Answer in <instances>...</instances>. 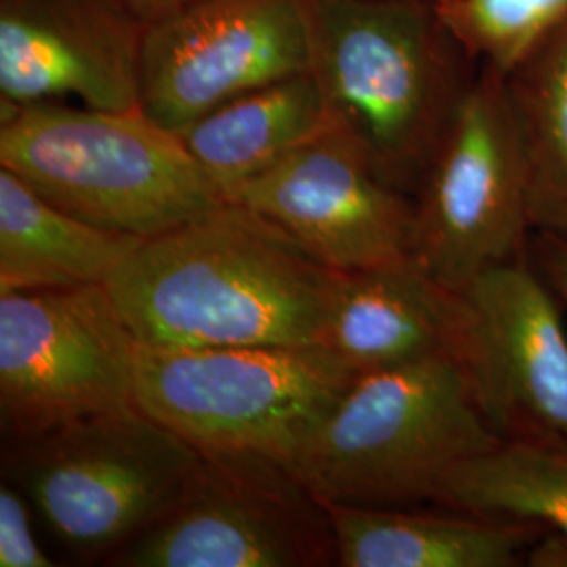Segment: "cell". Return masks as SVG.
Segmentation results:
<instances>
[{"instance_id": "6", "label": "cell", "mask_w": 567, "mask_h": 567, "mask_svg": "<svg viewBox=\"0 0 567 567\" xmlns=\"http://www.w3.org/2000/svg\"><path fill=\"white\" fill-rule=\"evenodd\" d=\"M4 480L76 557H112L179 501L203 454L137 405L4 440Z\"/></svg>"}, {"instance_id": "2", "label": "cell", "mask_w": 567, "mask_h": 567, "mask_svg": "<svg viewBox=\"0 0 567 567\" xmlns=\"http://www.w3.org/2000/svg\"><path fill=\"white\" fill-rule=\"evenodd\" d=\"M309 72L330 121L389 185L414 196L480 63L437 0H303Z\"/></svg>"}, {"instance_id": "20", "label": "cell", "mask_w": 567, "mask_h": 567, "mask_svg": "<svg viewBox=\"0 0 567 567\" xmlns=\"http://www.w3.org/2000/svg\"><path fill=\"white\" fill-rule=\"evenodd\" d=\"M466 55L508 76L567 20V0H437Z\"/></svg>"}, {"instance_id": "22", "label": "cell", "mask_w": 567, "mask_h": 567, "mask_svg": "<svg viewBox=\"0 0 567 567\" xmlns=\"http://www.w3.org/2000/svg\"><path fill=\"white\" fill-rule=\"evenodd\" d=\"M529 257L567 311V240L548 234H534Z\"/></svg>"}, {"instance_id": "23", "label": "cell", "mask_w": 567, "mask_h": 567, "mask_svg": "<svg viewBox=\"0 0 567 567\" xmlns=\"http://www.w3.org/2000/svg\"><path fill=\"white\" fill-rule=\"evenodd\" d=\"M524 566L567 567V536L555 529H545L543 536L527 548Z\"/></svg>"}, {"instance_id": "12", "label": "cell", "mask_w": 567, "mask_h": 567, "mask_svg": "<svg viewBox=\"0 0 567 567\" xmlns=\"http://www.w3.org/2000/svg\"><path fill=\"white\" fill-rule=\"evenodd\" d=\"M225 200L264 215L343 274L412 255V196L389 185L334 122Z\"/></svg>"}, {"instance_id": "14", "label": "cell", "mask_w": 567, "mask_h": 567, "mask_svg": "<svg viewBox=\"0 0 567 567\" xmlns=\"http://www.w3.org/2000/svg\"><path fill=\"white\" fill-rule=\"evenodd\" d=\"M463 326L461 292L410 255L343 274L322 344L360 377L437 353L458 355Z\"/></svg>"}, {"instance_id": "24", "label": "cell", "mask_w": 567, "mask_h": 567, "mask_svg": "<svg viewBox=\"0 0 567 567\" xmlns=\"http://www.w3.org/2000/svg\"><path fill=\"white\" fill-rule=\"evenodd\" d=\"M116 2H121L126 11H131L145 25H150L154 21L164 20L166 16L179 11L194 0H116Z\"/></svg>"}, {"instance_id": "15", "label": "cell", "mask_w": 567, "mask_h": 567, "mask_svg": "<svg viewBox=\"0 0 567 567\" xmlns=\"http://www.w3.org/2000/svg\"><path fill=\"white\" fill-rule=\"evenodd\" d=\"M343 567H515L545 527L517 517L324 505Z\"/></svg>"}, {"instance_id": "7", "label": "cell", "mask_w": 567, "mask_h": 567, "mask_svg": "<svg viewBox=\"0 0 567 567\" xmlns=\"http://www.w3.org/2000/svg\"><path fill=\"white\" fill-rule=\"evenodd\" d=\"M412 200V257L450 290L529 257L526 158L501 72L480 65Z\"/></svg>"}, {"instance_id": "13", "label": "cell", "mask_w": 567, "mask_h": 567, "mask_svg": "<svg viewBox=\"0 0 567 567\" xmlns=\"http://www.w3.org/2000/svg\"><path fill=\"white\" fill-rule=\"evenodd\" d=\"M145 30L116 0H0V102L142 107Z\"/></svg>"}, {"instance_id": "10", "label": "cell", "mask_w": 567, "mask_h": 567, "mask_svg": "<svg viewBox=\"0 0 567 567\" xmlns=\"http://www.w3.org/2000/svg\"><path fill=\"white\" fill-rule=\"evenodd\" d=\"M307 70L303 0H194L147 25L140 105L182 133L215 107Z\"/></svg>"}, {"instance_id": "4", "label": "cell", "mask_w": 567, "mask_h": 567, "mask_svg": "<svg viewBox=\"0 0 567 567\" xmlns=\"http://www.w3.org/2000/svg\"><path fill=\"white\" fill-rule=\"evenodd\" d=\"M0 166L82 221L137 238L225 203L179 133L142 107L0 102Z\"/></svg>"}, {"instance_id": "18", "label": "cell", "mask_w": 567, "mask_h": 567, "mask_svg": "<svg viewBox=\"0 0 567 567\" xmlns=\"http://www.w3.org/2000/svg\"><path fill=\"white\" fill-rule=\"evenodd\" d=\"M534 234L567 240V20L508 76Z\"/></svg>"}, {"instance_id": "9", "label": "cell", "mask_w": 567, "mask_h": 567, "mask_svg": "<svg viewBox=\"0 0 567 567\" xmlns=\"http://www.w3.org/2000/svg\"><path fill=\"white\" fill-rule=\"evenodd\" d=\"M334 555L332 527L286 468L204 456L179 501L110 557L122 567H305Z\"/></svg>"}, {"instance_id": "1", "label": "cell", "mask_w": 567, "mask_h": 567, "mask_svg": "<svg viewBox=\"0 0 567 567\" xmlns=\"http://www.w3.org/2000/svg\"><path fill=\"white\" fill-rule=\"evenodd\" d=\"M343 271L282 227L225 203L145 238L107 280L150 349L322 344Z\"/></svg>"}, {"instance_id": "11", "label": "cell", "mask_w": 567, "mask_h": 567, "mask_svg": "<svg viewBox=\"0 0 567 567\" xmlns=\"http://www.w3.org/2000/svg\"><path fill=\"white\" fill-rule=\"evenodd\" d=\"M458 358L503 440L567 437L564 305L532 257L496 265L458 290Z\"/></svg>"}, {"instance_id": "3", "label": "cell", "mask_w": 567, "mask_h": 567, "mask_svg": "<svg viewBox=\"0 0 567 567\" xmlns=\"http://www.w3.org/2000/svg\"><path fill=\"white\" fill-rule=\"evenodd\" d=\"M505 442L458 355L355 377L288 473L322 505L437 503L458 466Z\"/></svg>"}, {"instance_id": "19", "label": "cell", "mask_w": 567, "mask_h": 567, "mask_svg": "<svg viewBox=\"0 0 567 567\" xmlns=\"http://www.w3.org/2000/svg\"><path fill=\"white\" fill-rule=\"evenodd\" d=\"M440 505L517 517L567 536V437L501 442L452 473Z\"/></svg>"}, {"instance_id": "5", "label": "cell", "mask_w": 567, "mask_h": 567, "mask_svg": "<svg viewBox=\"0 0 567 567\" xmlns=\"http://www.w3.org/2000/svg\"><path fill=\"white\" fill-rule=\"evenodd\" d=\"M355 377L324 344H140L135 402L204 456L288 471Z\"/></svg>"}, {"instance_id": "21", "label": "cell", "mask_w": 567, "mask_h": 567, "mask_svg": "<svg viewBox=\"0 0 567 567\" xmlns=\"http://www.w3.org/2000/svg\"><path fill=\"white\" fill-rule=\"evenodd\" d=\"M32 511L20 487L4 480L0 486V567L58 566L37 540Z\"/></svg>"}, {"instance_id": "17", "label": "cell", "mask_w": 567, "mask_h": 567, "mask_svg": "<svg viewBox=\"0 0 567 567\" xmlns=\"http://www.w3.org/2000/svg\"><path fill=\"white\" fill-rule=\"evenodd\" d=\"M324 95L307 70L215 107L179 133L221 196L280 163L330 124Z\"/></svg>"}, {"instance_id": "8", "label": "cell", "mask_w": 567, "mask_h": 567, "mask_svg": "<svg viewBox=\"0 0 567 567\" xmlns=\"http://www.w3.org/2000/svg\"><path fill=\"white\" fill-rule=\"evenodd\" d=\"M137 358L107 286L0 292L4 440L135 408Z\"/></svg>"}, {"instance_id": "16", "label": "cell", "mask_w": 567, "mask_h": 567, "mask_svg": "<svg viewBox=\"0 0 567 567\" xmlns=\"http://www.w3.org/2000/svg\"><path fill=\"white\" fill-rule=\"evenodd\" d=\"M143 240L82 221L0 166V292L105 286Z\"/></svg>"}]
</instances>
